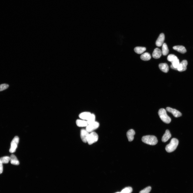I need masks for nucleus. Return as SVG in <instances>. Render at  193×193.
<instances>
[{
	"mask_svg": "<svg viewBox=\"0 0 193 193\" xmlns=\"http://www.w3.org/2000/svg\"><path fill=\"white\" fill-rule=\"evenodd\" d=\"M143 142L148 145H154L158 143V140L156 137L154 136L147 135L143 137Z\"/></svg>",
	"mask_w": 193,
	"mask_h": 193,
	"instance_id": "f257e3e1",
	"label": "nucleus"
},
{
	"mask_svg": "<svg viewBox=\"0 0 193 193\" xmlns=\"http://www.w3.org/2000/svg\"><path fill=\"white\" fill-rule=\"evenodd\" d=\"M178 144V139L176 138H173L171 140L170 143L166 146L165 147L166 151L169 153L174 151L176 149Z\"/></svg>",
	"mask_w": 193,
	"mask_h": 193,
	"instance_id": "f03ea898",
	"label": "nucleus"
},
{
	"mask_svg": "<svg viewBox=\"0 0 193 193\" xmlns=\"http://www.w3.org/2000/svg\"><path fill=\"white\" fill-rule=\"evenodd\" d=\"M159 115L162 120L166 124H169L171 121V119L168 115L166 110L164 108L160 109Z\"/></svg>",
	"mask_w": 193,
	"mask_h": 193,
	"instance_id": "7ed1b4c3",
	"label": "nucleus"
},
{
	"mask_svg": "<svg viewBox=\"0 0 193 193\" xmlns=\"http://www.w3.org/2000/svg\"><path fill=\"white\" fill-rule=\"evenodd\" d=\"M99 136L97 133L94 132H92L89 134L87 139V142L89 145L97 142L98 140Z\"/></svg>",
	"mask_w": 193,
	"mask_h": 193,
	"instance_id": "20e7f679",
	"label": "nucleus"
},
{
	"mask_svg": "<svg viewBox=\"0 0 193 193\" xmlns=\"http://www.w3.org/2000/svg\"><path fill=\"white\" fill-rule=\"evenodd\" d=\"M19 141V137L17 136H15L11 143V147L9 150L10 153H12L15 152Z\"/></svg>",
	"mask_w": 193,
	"mask_h": 193,
	"instance_id": "39448f33",
	"label": "nucleus"
},
{
	"mask_svg": "<svg viewBox=\"0 0 193 193\" xmlns=\"http://www.w3.org/2000/svg\"><path fill=\"white\" fill-rule=\"evenodd\" d=\"M99 125V123L95 121L93 123L88 125L86 126V130L89 133L92 132L94 130L98 128Z\"/></svg>",
	"mask_w": 193,
	"mask_h": 193,
	"instance_id": "423d86ee",
	"label": "nucleus"
},
{
	"mask_svg": "<svg viewBox=\"0 0 193 193\" xmlns=\"http://www.w3.org/2000/svg\"><path fill=\"white\" fill-rule=\"evenodd\" d=\"M89 132L84 129H82L81 131V137L82 141L86 143L87 142L88 137L89 134Z\"/></svg>",
	"mask_w": 193,
	"mask_h": 193,
	"instance_id": "0eeeda50",
	"label": "nucleus"
},
{
	"mask_svg": "<svg viewBox=\"0 0 193 193\" xmlns=\"http://www.w3.org/2000/svg\"><path fill=\"white\" fill-rule=\"evenodd\" d=\"M166 110L169 112L171 113L173 116L176 118H178L182 116V114L177 110L169 107L166 108Z\"/></svg>",
	"mask_w": 193,
	"mask_h": 193,
	"instance_id": "6e6552de",
	"label": "nucleus"
},
{
	"mask_svg": "<svg viewBox=\"0 0 193 193\" xmlns=\"http://www.w3.org/2000/svg\"><path fill=\"white\" fill-rule=\"evenodd\" d=\"M165 36L164 34H161L156 41V44L158 47H160L163 46L165 40Z\"/></svg>",
	"mask_w": 193,
	"mask_h": 193,
	"instance_id": "1a4fd4ad",
	"label": "nucleus"
},
{
	"mask_svg": "<svg viewBox=\"0 0 193 193\" xmlns=\"http://www.w3.org/2000/svg\"><path fill=\"white\" fill-rule=\"evenodd\" d=\"M162 53L161 50L158 48H155L152 54V56L154 58L158 59L160 58L162 55Z\"/></svg>",
	"mask_w": 193,
	"mask_h": 193,
	"instance_id": "9d476101",
	"label": "nucleus"
},
{
	"mask_svg": "<svg viewBox=\"0 0 193 193\" xmlns=\"http://www.w3.org/2000/svg\"><path fill=\"white\" fill-rule=\"evenodd\" d=\"M135 134V131L133 129H130L127 131V136L129 141L131 142L133 141Z\"/></svg>",
	"mask_w": 193,
	"mask_h": 193,
	"instance_id": "9b49d317",
	"label": "nucleus"
},
{
	"mask_svg": "<svg viewBox=\"0 0 193 193\" xmlns=\"http://www.w3.org/2000/svg\"><path fill=\"white\" fill-rule=\"evenodd\" d=\"M92 114L89 112H84L80 113L79 117L83 120L87 121L89 119Z\"/></svg>",
	"mask_w": 193,
	"mask_h": 193,
	"instance_id": "f8f14e48",
	"label": "nucleus"
},
{
	"mask_svg": "<svg viewBox=\"0 0 193 193\" xmlns=\"http://www.w3.org/2000/svg\"><path fill=\"white\" fill-rule=\"evenodd\" d=\"M171 137V135L169 130H166L165 133L162 137V141L165 143L168 141Z\"/></svg>",
	"mask_w": 193,
	"mask_h": 193,
	"instance_id": "ddd939ff",
	"label": "nucleus"
},
{
	"mask_svg": "<svg viewBox=\"0 0 193 193\" xmlns=\"http://www.w3.org/2000/svg\"><path fill=\"white\" fill-rule=\"evenodd\" d=\"M174 50L181 53L182 54H185L186 52V50L185 47L181 46H175L173 47Z\"/></svg>",
	"mask_w": 193,
	"mask_h": 193,
	"instance_id": "4468645a",
	"label": "nucleus"
},
{
	"mask_svg": "<svg viewBox=\"0 0 193 193\" xmlns=\"http://www.w3.org/2000/svg\"><path fill=\"white\" fill-rule=\"evenodd\" d=\"M159 67L161 70L165 73H167L169 71V67L167 64L162 63L159 65Z\"/></svg>",
	"mask_w": 193,
	"mask_h": 193,
	"instance_id": "2eb2a0df",
	"label": "nucleus"
},
{
	"mask_svg": "<svg viewBox=\"0 0 193 193\" xmlns=\"http://www.w3.org/2000/svg\"><path fill=\"white\" fill-rule=\"evenodd\" d=\"M76 124L79 127H86L88 125L87 121L80 119L76 120Z\"/></svg>",
	"mask_w": 193,
	"mask_h": 193,
	"instance_id": "dca6fc26",
	"label": "nucleus"
},
{
	"mask_svg": "<svg viewBox=\"0 0 193 193\" xmlns=\"http://www.w3.org/2000/svg\"><path fill=\"white\" fill-rule=\"evenodd\" d=\"M10 162L12 164L15 165H18L20 164L19 160L14 155H11L10 157Z\"/></svg>",
	"mask_w": 193,
	"mask_h": 193,
	"instance_id": "f3484780",
	"label": "nucleus"
},
{
	"mask_svg": "<svg viewBox=\"0 0 193 193\" xmlns=\"http://www.w3.org/2000/svg\"><path fill=\"white\" fill-rule=\"evenodd\" d=\"M140 58L143 61H147L151 59V56L150 54L147 52H146L141 55Z\"/></svg>",
	"mask_w": 193,
	"mask_h": 193,
	"instance_id": "a211bd4d",
	"label": "nucleus"
},
{
	"mask_svg": "<svg viewBox=\"0 0 193 193\" xmlns=\"http://www.w3.org/2000/svg\"><path fill=\"white\" fill-rule=\"evenodd\" d=\"M169 50L168 46L165 43H164L162 46V54L164 56H166L169 53Z\"/></svg>",
	"mask_w": 193,
	"mask_h": 193,
	"instance_id": "6ab92c4d",
	"label": "nucleus"
},
{
	"mask_svg": "<svg viewBox=\"0 0 193 193\" xmlns=\"http://www.w3.org/2000/svg\"><path fill=\"white\" fill-rule=\"evenodd\" d=\"M146 48L143 47H136L134 49V51L136 53L138 54H141L146 51Z\"/></svg>",
	"mask_w": 193,
	"mask_h": 193,
	"instance_id": "aec40b11",
	"label": "nucleus"
},
{
	"mask_svg": "<svg viewBox=\"0 0 193 193\" xmlns=\"http://www.w3.org/2000/svg\"><path fill=\"white\" fill-rule=\"evenodd\" d=\"M10 157L5 156L0 158V161L3 164H7L10 161Z\"/></svg>",
	"mask_w": 193,
	"mask_h": 193,
	"instance_id": "412c9836",
	"label": "nucleus"
},
{
	"mask_svg": "<svg viewBox=\"0 0 193 193\" xmlns=\"http://www.w3.org/2000/svg\"><path fill=\"white\" fill-rule=\"evenodd\" d=\"M95 116L93 114H92L89 119L87 120L88 124V125L93 123L95 121Z\"/></svg>",
	"mask_w": 193,
	"mask_h": 193,
	"instance_id": "4be33fe9",
	"label": "nucleus"
},
{
	"mask_svg": "<svg viewBox=\"0 0 193 193\" xmlns=\"http://www.w3.org/2000/svg\"><path fill=\"white\" fill-rule=\"evenodd\" d=\"M177 57L173 54L169 55L168 57V60L172 63L175 60L178 59Z\"/></svg>",
	"mask_w": 193,
	"mask_h": 193,
	"instance_id": "5701e85b",
	"label": "nucleus"
},
{
	"mask_svg": "<svg viewBox=\"0 0 193 193\" xmlns=\"http://www.w3.org/2000/svg\"><path fill=\"white\" fill-rule=\"evenodd\" d=\"M133 191L132 188L128 187L125 188L121 192V193H131Z\"/></svg>",
	"mask_w": 193,
	"mask_h": 193,
	"instance_id": "b1692460",
	"label": "nucleus"
},
{
	"mask_svg": "<svg viewBox=\"0 0 193 193\" xmlns=\"http://www.w3.org/2000/svg\"><path fill=\"white\" fill-rule=\"evenodd\" d=\"M181 63L183 67L182 72L186 71L187 69V66L188 64L187 61L186 60H183Z\"/></svg>",
	"mask_w": 193,
	"mask_h": 193,
	"instance_id": "393cba45",
	"label": "nucleus"
},
{
	"mask_svg": "<svg viewBox=\"0 0 193 193\" xmlns=\"http://www.w3.org/2000/svg\"><path fill=\"white\" fill-rule=\"evenodd\" d=\"M9 87V85L7 84H3L0 85V92L7 89Z\"/></svg>",
	"mask_w": 193,
	"mask_h": 193,
	"instance_id": "a878e982",
	"label": "nucleus"
},
{
	"mask_svg": "<svg viewBox=\"0 0 193 193\" xmlns=\"http://www.w3.org/2000/svg\"><path fill=\"white\" fill-rule=\"evenodd\" d=\"M151 190L150 186L147 187L140 191L139 193H149Z\"/></svg>",
	"mask_w": 193,
	"mask_h": 193,
	"instance_id": "bb28decb",
	"label": "nucleus"
},
{
	"mask_svg": "<svg viewBox=\"0 0 193 193\" xmlns=\"http://www.w3.org/2000/svg\"><path fill=\"white\" fill-rule=\"evenodd\" d=\"M3 171V163L0 161V174L2 173Z\"/></svg>",
	"mask_w": 193,
	"mask_h": 193,
	"instance_id": "cd10ccee",
	"label": "nucleus"
},
{
	"mask_svg": "<svg viewBox=\"0 0 193 193\" xmlns=\"http://www.w3.org/2000/svg\"><path fill=\"white\" fill-rule=\"evenodd\" d=\"M115 193H121V192H118Z\"/></svg>",
	"mask_w": 193,
	"mask_h": 193,
	"instance_id": "c85d7f7f",
	"label": "nucleus"
}]
</instances>
